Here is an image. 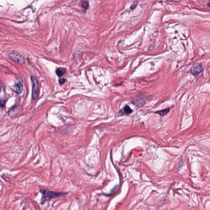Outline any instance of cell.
Here are the masks:
<instances>
[{
    "instance_id": "cell-1",
    "label": "cell",
    "mask_w": 210,
    "mask_h": 210,
    "mask_svg": "<svg viewBox=\"0 0 210 210\" xmlns=\"http://www.w3.org/2000/svg\"><path fill=\"white\" fill-rule=\"evenodd\" d=\"M39 192L42 195L41 200V203L42 204H43L46 202L52 199L66 195L69 193L68 192L51 191L46 189H40Z\"/></svg>"
},
{
    "instance_id": "cell-2",
    "label": "cell",
    "mask_w": 210,
    "mask_h": 210,
    "mask_svg": "<svg viewBox=\"0 0 210 210\" xmlns=\"http://www.w3.org/2000/svg\"><path fill=\"white\" fill-rule=\"evenodd\" d=\"M7 55L10 60L17 64L23 65L26 63L23 56L15 51H8Z\"/></svg>"
},
{
    "instance_id": "cell-3",
    "label": "cell",
    "mask_w": 210,
    "mask_h": 210,
    "mask_svg": "<svg viewBox=\"0 0 210 210\" xmlns=\"http://www.w3.org/2000/svg\"><path fill=\"white\" fill-rule=\"evenodd\" d=\"M31 80L32 83V97L33 100H36L38 96V80L35 76H31Z\"/></svg>"
},
{
    "instance_id": "cell-4",
    "label": "cell",
    "mask_w": 210,
    "mask_h": 210,
    "mask_svg": "<svg viewBox=\"0 0 210 210\" xmlns=\"http://www.w3.org/2000/svg\"><path fill=\"white\" fill-rule=\"evenodd\" d=\"M202 70V65L201 64H196L193 66L191 69V73L194 75H197L199 74Z\"/></svg>"
},
{
    "instance_id": "cell-5",
    "label": "cell",
    "mask_w": 210,
    "mask_h": 210,
    "mask_svg": "<svg viewBox=\"0 0 210 210\" xmlns=\"http://www.w3.org/2000/svg\"><path fill=\"white\" fill-rule=\"evenodd\" d=\"M14 90L16 93L20 94L23 92V84L21 80H19L16 83L14 86Z\"/></svg>"
},
{
    "instance_id": "cell-6",
    "label": "cell",
    "mask_w": 210,
    "mask_h": 210,
    "mask_svg": "<svg viewBox=\"0 0 210 210\" xmlns=\"http://www.w3.org/2000/svg\"><path fill=\"white\" fill-rule=\"evenodd\" d=\"M56 72L57 76H58L59 77H61L66 72V70L65 68L59 67L56 69Z\"/></svg>"
},
{
    "instance_id": "cell-7",
    "label": "cell",
    "mask_w": 210,
    "mask_h": 210,
    "mask_svg": "<svg viewBox=\"0 0 210 210\" xmlns=\"http://www.w3.org/2000/svg\"><path fill=\"white\" fill-rule=\"evenodd\" d=\"M169 111H170V109L167 108V109H163V110H160L156 111L155 113L156 114H159V115L161 116H163L167 115V113L169 112Z\"/></svg>"
},
{
    "instance_id": "cell-8",
    "label": "cell",
    "mask_w": 210,
    "mask_h": 210,
    "mask_svg": "<svg viewBox=\"0 0 210 210\" xmlns=\"http://www.w3.org/2000/svg\"><path fill=\"white\" fill-rule=\"evenodd\" d=\"M80 6H81L82 8L84 10H87L89 7V3L88 1L84 0V1H82L80 2Z\"/></svg>"
},
{
    "instance_id": "cell-9",
    "label": "cell",
    "mask_w": 210,
    "mask_h": 210,
    "mask_svg": "<svg viewBox=\"0 0 210 210\" xmlns=\"http://www.w3.org/2000/svg\"><path fill=\"white\" fill-rule=\"evenodd\" d=\"M123 111L126 114H129L133 112V110L129 106L126 105L123 108Z\"/></svg>"
},
{
    "instance_id": "cell-10",
    "label": "cell",
    "mask_w": 210,
    "mask_h": 210,
    "mask_svg": "<svg viewBox=\"0 0 210 210\" xmlns=\"http://www.w3.org/2000/svg\"><path fill=\"white\" fill-rule=\"evenodd\" d=\"M137 5H138V2L136 1L134 2L130 6V9L132 10L134 9L135 8H136V7H137Z\"/></svg>"
},
{
    "instance_id": "cell-11",
    "label": "cell",
    "mask_w": 210,
    "mask_h": 210,
    "mask_svg": "<svg viewBox=\"0 0 210 210\" xmlns=\"http://www.w3.org/2000/svg\"><path fill=\"white\" fill-rule=\"evenodd\" d=\"M66 81V79L64 78H62L59 79V83L60 85H62L64 84V83H65Z\"/></svg>"
},
{
    "instance_id": "cell-12",
    "label": "cell",
    "mask_w": 210,
    "mask_h": 210,
    "mask_svg": "<svg viewBox=\"0 0 210 210\" xmlns=\"http://www.w3.org/2000/svg\"><path fill=\"white\" fill-rule=\"evenodd\" d=\"M5 105V101L3 100H0V106L1 108H3Z\"/></svg>"
},
{
    "instance_id": "cell-13",
    "label": "cell",
    "mask_w": 210,
    "mask_h": 210,
    "mask_svg": "<svg viewBox=\"0 0 210 210\" xmlns=\"http://www.w3.org/2000/svg\"><path fill=\"white\" fill-rule=\"evenodd\" d=\"M207 6L209 7H210V3H209L208 4H207Z\"/></svg>"
}]
</instances>
